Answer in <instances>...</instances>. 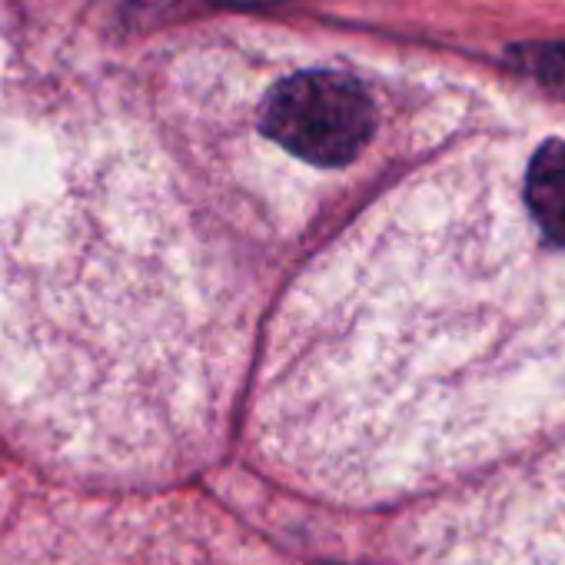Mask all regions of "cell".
I'll use <instances>...</instances> for the list:
<instances>
[{
    "label": "cell",
    "instance_id": "3",
    "mask_svg": "<svg viewBox=\"0 0 565 565\" xmlns=\"http://www.w3.org/2000/svg\"><path fill=\"white\" fill-rule=\"evenodd\" d=\"M522 206L548 246L565 249V140L539 143L522 173Z\"/></svg>",
    "mask_w": 565,
    "mask_h": 565
},
{
    "label": "cell",
    "instance_id": "4",
    "mask_svg": "<svg viewBox=\"0 0 565 565\" xmlns=\"http://www.w3.org/2000/svg\"><path fill=\"white\" fill-rule=\"evenodd\" d=\"M515 54L525 74L539 77L545 87L565 90V44H532Z\"/></svg>",
    "mask_w": 565,
    "mask_h": 565
},
{
    "label": "cell",
    "instance_id": "2",
    "mask_svg": "<svg viewBox=\"0 0 565 565\" xmlns=\"http://www.w3.org/2000/svg\"><path fill=\"white\" fill-rule=\"evenodd\" d=\"M259 130L303 163L347 167L370 143L376 107L356 77L313 67L273 84L259 110Z\"/></svg>",
    "mask_w": 565,
    "mask_h": 565
},
{
    "label": "cell",
    "instance_id": "5",
    "mask_svg": "<svg viewBox=\"0 0 565 565\" xmlns=\"http://www.w3.org/2000/svg\"><path fill=\"white\" fill-rule=\"evenodd\" d=\"M220 4H276V0H220Z\"/></svg>",
    "mask_w": 565,
    "mask_h": 565
},
{
    "label": "cell",
    "instance_id": "1",
    "mask_svg": "<svg viewBox=\"0 0 565 565\" xmlns=\"http://www.w3.org/2000/svg\"><path fill=\"white\" fill-rule=\"evenodd\" d=\"M403 562L565 565V446L416 512Z\"/></svg>",
    "mask_w": 565,
    "mask_h": 565
}]
</instances>
